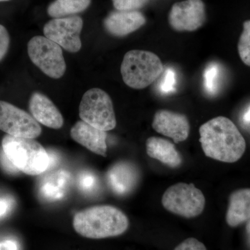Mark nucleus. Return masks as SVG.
<instances>
[{"label":"nucleus","instance_id":"nucleus-1","mask_svg":"<svg viewBox=\"0 0 250 250\" xmlns=\"http://www.w3.org/2000/svg\"><path fill=\"white\" fill-rule=\"evenodd\" d=\"M200 142L207 157L234 163L244 154L246 143L231 120L224 116L210 120L200 127Z\"/></svg>","mask_w":250,"mask_h":250},{"label":"nucleus","instance_id":"nucleus-2","mask_svg":"<svg viewBox=\"0 0 250 250\" xmlns=\"http://www.w3.org/2000/svg\"><path fill=\"white\" fill-rule=\"evenodd\" d=\"M73 227L82 236L102 239L124 233L129 228V220L116 207L95 206L77 213L74 216Z\"/></svg>","mask_w":250,"mask_h":250},{"label":"nucleus","instance_id":"nucleus-3","mask_svg":"<svg viewBox=\"0 0 250 250\" xmlns=\"http://www.w3.org/2000/svg\"><path fill=\"white\" fill-rule=\"evenodd\" d=\"M1 147L13 165L23 173L39 175L48 169V152L34 139L6 134L3 138Z\"/></svg>","mask_w":250,"mask_h":250},{"label":"nucleus","instance_id":"nucleus-4","mask_svg":"<svg viewBox=\"0 0 250 250\" xmlns=\"http://www.w3.org/2000/svg\"><path fill=\"white\" fill-rule=\"evenodd\" d=\"M121 70L125 84L134 89H143L160 76L164 65L156 54L134 49L125 54Z\"/></svg>","mask_w":250,"mask_h":250},{"label":"nucleus","instance_id":"nucleus-5","mask_svg":"<svg viewBox=\"0 0 250 250\" xmlns=\"http://www.w3.org/2000/svg\"><path fill=\"white\" fill-rule=\"evenodd\" d=\"M79 113L82 121L99 129L107 131L116 127V114L111 99L100 88H91L85 92Z\"/></svg>","mask_w":250,"mask_h":250},{"label":"nucleus","instance_id":"nucleus-6","mask_svg":"<svg viewBox=\"0 0 250 250\" xmlns=\"http://www.w3.org/2000/svg\"><path fill=\"white\" fill-rule=\"evenodd\" d=\"M164 208L174 214L191 218L205 209V195L192 184L178 183L169 187L162 197Z\"/></svg>","mask_w":250,"mask_h":250},{"label":"nucleus","instance_id":"nucleus-7","mask_svg":"<svg viewBox=\"0 0 250 250\" xmlns=\"http://www.w3.org/2000/svg\"><path fill=\"white\" fill-rule=\"evenodd\" d=\"M27 52L33 63L46 75L53 79L63 76L66 64L58 44L45 36H35L28 42Z\"/></svg>","mask_w":250,"mask_h":250},{"label":"nucleus","instance_id":"nucleus-8","mask_svg":"<svg viewBox=\"0 0 250 250\" xmlns=\"http://www.w3.org/2000/svg\"><path fill=\"white\" fill-rule=\"evenodd\" d=\"M0 130L15 137L36 139L42 132L41 125L27 112L0 100Z\"/></svg>","mask_w":250,"mask_h":250},{"label":"nucleus","instance_id":"nucleus-9","mask_svg":"<svg viewBox=\"0 0 250 250\" xmlns=\"http://www.w3.org/2000/svg\"><path fill=\"white\" fill-rule=\"evenodd\" d=\"M83 25L80 16L54 18L44 26V35L67 52L75 53L82 48L80 34Z\"/></svg>","mask_w":250,"mask_h":250},{"label":"nucleus","instance_id":"nucleus-10","mask_svg":"<svg viewBox=\"0 0 250 250\" xmlns=\"http://www.w3.org/2000/svg\"><path fill=\"white\" fill-rule=\"evenodd\" d=\"M205 18V6L202 0H186L173 5L169 23L174 30L193 31L202 27Z\"/></svg>","mask_w":250,"mask_h":250},{"label":"nucleus","instance_id":"nucleus-11","mask_svg":"<svg viewBox=\"0 0 250 250\" xmlns=\"http://www.w3.org/2000/svg\"><path fill=\"white\" fill-rule=\"evenodd\" d=\"M152 127L159 134L171 138L175 143L186 141L190 132V125L187 116L167 110L156 112Z\"/></svg>","mask_w":250,"mask_h":250},{"label":"nucleus","instance_id":"nucleus-12","mask_svg":"<svg viewBox=\"0 0 250 250\" xmlns=\"http://www.w3.org/2000/svg\"><path fill=\"white\" fill-rule=\"evenodd\" d=\"M74 141L86 147L92 152L105 156L106 154V131L94 127L84 121H78L70 130Z\"/></svg>","mask_w":250,"mask_h":250},{"label":"nucleus","instance_id":"nucleus-13","mask_svg":"<svg viewBox=\"0 0 250 250\" xmlns=\"http://www.w3.org/2000/svg\"><path fill=\"white\" fill-rule=\"evenodd\" d=\"M29 110L38 123L52 129H59L63 125L62 113L47 96L41 93H34L29 100Z\"/></svg>","mask_w":250,"mask_h":250},{"label":"nucleus","instance_id":"nucleus-14","mask_svg":"<svg viewBox=\"0 0 250 250\" xmlns=\"http://www.w3.org/2000/svg\"><path fill=\"white\" fill-rule=\"evenodd\" d=\"M146 18L138 11H117L105 18V29L111 35L123 37L129 35L146 24Z\"/></svg>","mask_w":250,"mask_h":250},{"label":"nucleus","instance_id":"nucleus-15","mask_svg":"<svg viewBox=\"0 0 250 250\" xmlns=\"http://www.w3.org/2000/svg\"><path fill=\"white\" fill-rule=\"evenodd\" d=\"M139 171L129 162L117 163L110 167L106 174L108 186L112 190L119 195L129 193L139 181Z\"/></svg>","mask_w":250,"mask_h":250},{"label":"nucleus","instance_id":"nucleus-16","mask_svg":"<svg viewBox=\"0 0 250 250\" xmlns=\"http://www.w3.org/2000/svg\"><path fill=\"white\" fill-rule=\"evenodd\" d=\"M146 152L149 157L173 168L178 167L182 163V156L174 145L162 138H149L146 141Z\"/></svg>","mask_w":250,"mask_h":250},{"label":"nucleus","instance_id":"nucleus-17","mask_svg":"<svg viewBox=\"0 0 250 250\" xmlns=\"http://www.w3.org/2000/svg\"><path fill=\"white\" fill-rule=\"evenodd\" d=\"M250 219V188L239 189L230 195L227 223L231 228H235Z\"/></svg>","mask_w":250,"mask_h":250},{"label":"nucleus","instance_id":"nucleus-18","mask_svg":"<svg viewBox=\"0 0 250 250\" xmlns=\"http://www.w3.org/2000/svg\"><path fill=\"white\" fill-rule=\"evenodd\" d=\"M70 174L65 171H58L42 179L39 186V194L44 200L57 201L65 196L70 186Z\"/></svg>","mask_w":250,"mask_h":250},{"label":"nucleus","instance_id":"nucleus-19","mask_svg":"<svg viewBox=\"0 0 250 250\" xmlns=\"http://www.w3.org/2000/svg\"><path fill=\"white\" fill-rule=\"evenodd\" d=\"M91 0H55L47 8V14L54 18L66 16L83 12L88 9Z\"/></svg>","mask_w":250,"mask_h":250},{"label":"nucleus","instance_id":"nucleus-20","mask_svg":"<svg viewBox=\"0 0 250 250\" xmlns=\"http://www.w3.org/2000/svg\"><path fill=\"white\" fill-rule=\"evenodd\" d=\"M220 69L216 63H210L204 73V84L207 93L214 95L218 89Z\"/></svg>","mask_w":250,"mask_h":250},{"label":"nucleus","instance_id":"nucleus-21","mask_svg":"<svg viewBox=\"0 0 250 250\" xmlns=\"http://www.w3.org/2000/svg\"><path fill=\"white\" fill-rule=\"evenodd\" d=\"M238 51L241 60L250 67V21L243 24V31L238 44Z\"/></svg>","mask_w":250,"mask_h":250},{"label":"nucleus","instance_id":"nucleus-22","mask_svg":"<svg viewBox=\"0 0 250 250\" xmlns=\"http://www.w3.org/2000/svg\"><path fill=\"white\" fill-rule=\"evenodd\" d=\"M177 76L175 71L171 67L166 69L164 77L159 84V90L164 94L173 93L176 90Z\"/></svg>","mask_w":250,"mask_h":250},{"label":"nucleus","instance_id":"nucleus-23","mask_svg":"<svg viewBox=\"0 0 250 250\" xmlns=\"http://www.w3.org/2000/svg\"><path fill=\"white\" fill-rule=\"evenodd\" d=\"M117 11H131L141 9L148 0H112Z\"/></svg>","mask_w":250,"mask_h":250},{"label":"nucleus","instance_id":"nucleus-24","mask_svg":"<svg viewBox=\"0 0 250 250\" xmlns=\"http://www.w3.org/2000/svg\"><path fill=\"white\" fill-rule=\"evenodd\" d=\"M77 183L82 191L90 192L93 191L98 184V181L95 174L92 172H83L79 176Z\"/></svg>","mask_w":250,"mask_h":250},{"label":"nucleus","instance_id":"nucleus-25","mask_svg":"<svg viewBox=\"0 0 250 250\" xmlns=\"http://www.w3.org/2000/svg\"><path fill=\"white\" fill-rule=\"evenodd\" d=\"M174 250H207L205 245L196 238H189L182 242Z\"/></svg>","mask_w":250,"mask_h":250},{"label":"nucleus","instance_id":"nucleus-26","mask_svg":"<svg viewBox=\"0 0 250 250\" xmlns=\"http://www.w3.org/2000/svg\"><path fill=\"white\" fill-rule=\"evenodd\" d=\"M10 45V36L7 29L0 24V62L7 54Z\"/></svg>","mask_w":250,"mask_h":250},{"label":"nucleus","instance_id":"nucleus-27","mask_svg":"<svg viewBox=\"0 0 250 250\" xmlns=\"http://www.w3.org/2000/svg\"><path fill=\"white\" fill-rule=\"evenodd\" d=\"M0 164H1V167L6 172H10V173H16V172H19V170L13 165L12 163L9 160L7 156L5 155L3 150L0 152Z\"/></svg>","mask_w":250,"mask_h":250},{"label":"nucleus","instance_id":"nucleus-28","mask_svg":"<svg viewBox=\"0 0 250 250\" xmlns=\"http://www.w3.org/2000/svg\"><path fill=\"white\" fill-rule=\"evenodd\" d=\"M242 123L245 126H250V105L243 112L241 118Z\"/></svg>","mask_w":250,"mask_h":250},{"label":"nucleus","instance_id":"nucleus-29","mask_svg":"<svg viewBox=\"0 0 250 250\" xmlns=\"http://www.w3.org/2000/svg\"><path fill=\"white\" fill-rule=\"evenodd\" d=\"M3 246L6 250H17L16 243L12 241H6L3 243Z\"/></svg>","mask_w":250,"mask_h":250},{"label":"nucleus","instance_id":"nucleus-30","mask_svg":"<svg viewBox=\"0 0 250 250\" xmlns=\"http://www.w3.org/2000/svg\"><path fill=\"white\" fill-rule=\"evenodd\" d=\"M8 205L5 201H0V216L4 214L7 210Z\"/></svg>","mask_w":250,"mask_h":250},{"label":"nucleus","instance_id":"nucleus-31","mask_svg":"<svg viewBox=\"0 0 250 250\" xmlns=\"http://www.w3.org/2000/svg\"><path fill=\"white\" fill-rule=\"evenodd\" d=\"M248 230H249V233H250V223H249V225H248Z\"/></svg>","mask_w":250,"mask_h":250},{"label":"nucleus","instance_id":"nucleus-32","mask_svg":"<svg viewBox=\"0 0 250 250\" xmlns=\"http://www.w3.org/2000/svg\"><path fill=\"white\" fill-rule=\"evenodd\" d=\"M9 1V0H0V1Z\"/></svg>","mask_w":250,"mask_h":250},{"label":"nucleus","instance_id":"nucleus-33","mask_svg":"<svg viewBox=\"0 0 250 250\" xmlns=\"http://www.w3.org/2000/svg\"><path fill=\"white\" fill-rule=\"evenodd\" d=\"M0 250H1V246H0Z\"/></svg>","mask_w":250,"mask_h":250}]
</instances>
